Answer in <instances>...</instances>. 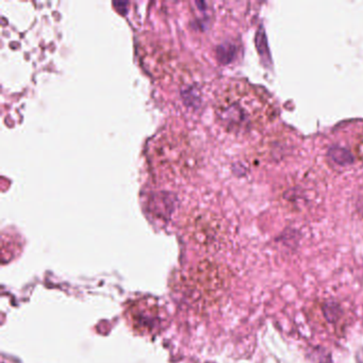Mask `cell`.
<instances>
[{
	"label": "cell",
	"mask_w": 363,
	"mask_h": 363,
	"mask_svg": "<svg viewBox=\"0 0 363 363\" xmlns=\"http://www.w3.org/2000/svg\"><path fill=\"white\" fill-rule=\"evenodd\" d=\"M214 109L219 122L234 133L263 128L275 115V108L265 93L243 82L230 84L223 90Z\"/></svg>",
	"instance_id": "1"
},
{
	"label": "cell",
	"mask_w": 363,
	"mask_h": 363,
	"mask_svg": "<svg viewBox=\"0 0 363 363\" xmlns=\"http://www.w3.org/2000/svg\"><path fill=\"white\" fill-rule=\"evenodd\" d=\"M148 157L154 174L168 179L189 177L198 164L196 151L188 136L180 133H167L156 138Z\"/></svg>",
	"instance_id": "2"
},
{
	"label": "cell",
	"mask_w": 363,
	"mask_h": 363,
	"mask_svg": "<svg viewBox=\"0 0 363 363\" xmlns=\"http://www.w3.org/2000/svg\"><path fill=\"white\" fill-rule=\"evenodd\" d=\"M229 276L222 265L211 261H202L192 269L188 280V294L194 302H213L226 290Z\"/></svg>",
	"instance_id": "3"
},
{
	"label": "cell",
	"mask_w": 363,
	"mask_h": 363,
	"mask_svg": "<svg viewBox=\"0 0 363 363\" xmlns=\"http://www.w3.org/2000/svg\"><path fill=\"white\" fill-rule=\"evenodd\" d=\"M184 230L191 241L206 249H216L225 240V227L219 215L206 210H192L185 218Z\"/></svg>",
	"instance_id": "4"
},
{
	"label": "cell",
	"mask_w": 363,
	"mask_h": 363,
	"mask_svg": "<svg viewBox=\"0 0 363 363\" xmlns=\"http://www.w3.org/2000/svg\"><path fill=\"white\" fill-rule=\"evenodd\" d=\"M138 56L145 71L154 78H163L174 72L175 55L164 44L144 41L138 46Z\"/></svg>",
	"instance_id": "5"
},
{
	"label": "cell",
	"mask_w": 363,
	"mask_h": 363,
	"mask_svg": "<svg viewBox=\"0 0 363 363\" xmlns=\"http://www.w3.org/2000/svg\"><path fill=\"white\" fill-rule=\"evenodd\" d=\"M131 320L136 329L150 333L157 327L159 322L157 305L147 300L136 302L130 309Z\"/></svg>",
	"instance_id": "6"
},
{
	"label": "cell",
	"mask_w": 363,
	"mask_h": 363,
	"mask_svg": "<svg viewBox=\"0 0 363 363\" xmlns=\"http://www.w3.org/2000/svg\"><path fill=\"white\" fill-rule=\"evenodd\" d=\"M323 314L325 316L326 320L330 323H335L340 318L342 313L341 308L337 303H326L324 304L323 307Z\"/></svg>",
	"instance_id": "7"
}]
</instances>
